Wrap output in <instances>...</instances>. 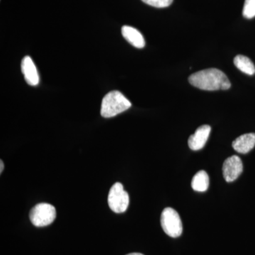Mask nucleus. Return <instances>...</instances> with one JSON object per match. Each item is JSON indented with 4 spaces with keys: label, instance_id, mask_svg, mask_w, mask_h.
<instances>
[{
    "label": "nucleus",
    "instance_id": "obj_1",
    "mask_svg": "<svg viewBox=\"0 0 255 255\" xmlns=\"http://www.w3.org/2000/svg\"><path fill=\"white\" fill-rule=\"evenodd\" d=\"M193 86L206 91L228 90L231 83L226 74L216 68H209L192 74L189 78Z\"/></svg>",
    "mask_w": 255,
    "mask_h": 255
},
{
    "label": "nucleus",
    "instance_id": "obj_2",
    "mask_svg": "<svg viewBox=\"0 0 255 255\" xmlns=\"http://www.w3.org/2000/svg\"><path fill=\"white\" fill-rule=\"evenodd\" d=\"M131 107L130 101L119 91H112L104 97L101 115L104 118H112L128 110Z\"/></svg>",
    "mask_w": 255,
    "mask_h": 255
},
{
    "label": "nucleus",
    "instance_id": "obj_3",
    "mask_svg": "<svg viewBox=\"0 0 255 255\" xmlns=\"http://www.w3.org/2000/svg\"><path fill=\"white\" fill-rule=\"evenodd\" d=\"M32 224L36 227L49 226L56 218V210L51 204L41 203L32 208L29 214Z\"/></svg>",
    "mask_w": 255,
    "mask_h": 255
},
{
    "label": "nucleus",
    "instance_id": "obj_4",
    "mask_svg": "<svg viewBox=\"0 0 255 255\" xmlns=\"http://www.w3.org/2000/svg\"><path fill=\"white\" fill-rule=\"evenodd\" d=\"M161 226L164 233L171 238H178L182 235L183 228L179 215L172 208H166L161 214Z\"/></svg>",
    "mask_w": 255,
    "mask_h": 255
},
{
    "label": "nucleus",
    "instance_id": "obj_5",
    "mask_svg": "<svg viewBox=\"0 0 255 255\" xmlns=\"http://www.w3.org/2000/svg\"><path fill=\"white\" fill-rule=\"evenodd\" d=\"M108 204L111 210L117 214H122L127 211L129 205V196L121 183H115L111 188Z\"/></svg>",
    "mask_w": 255,
    "mask_h": 255
},
{
    "label": "nucleus",
    "instance_id": "obj_6",
    "mask_svg": "<svg viewBox=\"0 0 255 255\" xmlns=\"http://www.w3.org/2000/svg\"><path fill=\"white\" fill-rule=\"evenodd\" d=\"M243 162L237 155L228 157L223 163V177L227 182H232L237 179L243 172Z\"/></svg>",
    "mask_w": 255,
    "mask_h": 255
},
{
    "label": "nucleus",
    "instance_id": "obj_7",
    "mask_svg": "<svg viewBox=\"0 0 255 255\" xmlns=\"http://www.w3.org/2000/svg\"><path fill=\"white\" fill-rule=\"evenodd\" d=\"M211 130V127L209 125H203L198 128L194 134L190 135L188 140L191 150H199L202 149L209 139Z\"/></svg>",
    "mask_w": 255,
    "mask_h": 255
},
{
    "label": "nucleus",
    "instance_id": "obj_8",
    "mask_svg": "<svg viewBox=\"0 0 255 255\" xmlns=\"http://www.w3.org/2000/svg\"><path fill=\"white\" fill-rule=\"evenodd\" d=\"M21 71L25 80L31 86H36L39 83V76L36 65L29 56H25L21 61Z\"/></svg>",
    "mask_w": 255,
    "mask_h": 255
},
{
    "label": "nucleus",
    "instance_id": "obj_9",
    "mask_svg": "<svg viewBox=\"0 0 255 255\" xmlns=\"http://www.w3.org/2000/svg\"><path fill=\"white\" fill-rule=\"evenodd\" d=\"M255 146V134L242 135L233 142V147L239 153L246 154L253 150Z\"/></svg>",
    "mask_w": 255,
    "mask_h": 255
},
{
    "label": "nucleus",
    "instance_id": "obj_10",
    "mask_svg": "<svg viewBox=\"0 0 255 255\" xmlns=\"http://www.w3.org/2000/svg\"><path fill=\"white\" fill-rule=\"evenodd\" d=\"M122 35L128 43L137 48H142L145 46V38L140 31L132 26H124L122 28Z\"/></svg>",
    "mask_w": 255,
    "mask_h": 255
},
{
    "label": "nucleus",
    "instance_id": "obj_11",
    "mask_svg": "<svg viewBox=\"0 0 255 255\" xmlns=\"http://www.w3.org/2000/svg\"><path fill=\"white\" fill-rule=\"evenodd\" d=\"M209 186V177L205 171L201 170L193 177L191 187L194 191L204 192Z\"/></svg>",
    "mask_w": 255,
    "mask_h": 255
},
{
    "label": "nucleus",
    "instance_id": "obj_12",
    "mask_svg": "<svg viewBox=\"0 0 255 255\" xmlns=\"http://www.w3.org/2000/svg\"><path fill=\"white\" fill-rule=\"evenodd\" d=\"M236 68L247 75H253L255 73V66L253 61L245 55H238L234 58Z\"/></svg>",
    "mask_w": 255,
    "mask_h": 255
},
{
    "label": "nucleus",
    "instance_id": "obj_13",
    "mask_svg": "<svg viewBox=\"0 0 255 255\" xmlns=\"http://www.w3.org/2000/svg\"><path fill=\"white\" fill-rule=\"evenodd\" d=\"M243 14L247 18H253L255 16V0H246Z\"/></svg>",
    "mask_w": 255,
    "mask_h": 255
},
{
    "label": "nucleus",
    "instance_id": "obj_14",
    "mask_svg": "<svg viewBox=\"0 0 255 255\" xmlns=\"http://www.w3.org/2000/svg\"><path fill=\"white\" fill-rule=\"evenodd\" d=\"M145 4L157 8L167 7L172 4L173 0H142Z\"/></svg>",
    "mask_w": 255,
    "mask_h": 255
},
{
    "label": "nucleus",
    "instance_id": "obj_15",
    "mask_svg": "<svg viewBox=\"0 0 255 255\" xmlns=\"http://www.w3.org/2000/svg\"><path fill=\"white\" fill-rule=\"evenodd\" d=\"M0 166H1V168H0V172H2L3 169H4V163H3L2 160L0 161Z\"/></svg>",
    "mask_w": 255,
    "mask_h": 255
},
{
    "label": "nucleus",
    "instance_id": "obj_16",
    "mask_svg": "<svg viewBox=\"0 0 255 255\" xmlns=\"http://www.w3.org/2000/svg\"><path fill=\"white\" fill-rule=\"evenodd\" d=\"M127 255H144L141 254V253H130V254H128Z\"/></svg>",
    "mask_w": 255,
    "mask_h": 255
}]
</instances>
